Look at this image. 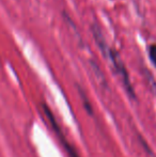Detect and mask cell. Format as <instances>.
Listing matches in <instances>:
<instances>
[{
	"label": "cell",
	"instance_id": "cell-1",
	"mask_svg": "<svg viewBox=\"0 0 156 157\" xmlns=\"http://www.w3.org/2000/svg\"><path fill=\"white\" fill-rule=\"evenodd\" d=\"M105 55L110 59V61H111V63H112L113 67H115L116 72L118 73V75L121 77V79H122V82H123V85H124L126 91L128 92V94L131 95L133 98H135L136 95H135V92H134L133 87H131V80H129V75H128V73H127V71H126V68H125L122 60H121V58L119 57V55L115 52V50L110 49V48L107 49V52H105Z\"/></svg>",
	"mask_w": 156,
	"mask_h": 157
},
{
	"label": "cell",
	"instance_id": "cell-2",
	"mask_svg": "<svg viewBox=\"0 0 156 157\" xmlns=\"http://www.w3.org/2000/svg\"><path fill=\"white\" fill-rule=\"evenodd\" d=\"M43 110H44V112H45V114H46V117H47V119L49 120L50 124H51V127L54 128V130L57 132V135H58V137H59V139H60V141H61V143H62V145L64 147V149L67 150V154H69V156L70 157H80V156L78 155L77 151H76V150L74 149V147H72L71 144H70V142H67V140L64 138V136H63V134H62V132H61L60 127H59L58 124H57V122H56V120H55L54 114H52L51 111H50V110L48 109L47 106L43 105Z\"/></svg>",
	"mask_w": 156,
	"mask_h": 157
},
{
	"label": "cell",
	"instance_id": "cell-3",
	"mask_svg": "<svg viewBox=\"0 0 156 157\" xmlns=\"http://www.w3.org/2000/svg\"><path fill=\"white\" fill-rule=\"evenodd\" d=\"M149 56L153 64L156 66V44H153L149 47Z\"/></svg>",
	"mask_w": 156,
	"mask_h": 157
},
{
	"label": "cell",
	"instance_id": "cell-4",
	"mask_svg": "<svg viewBox=\"0 0 156 157\" xmlns=\"http://www.w3.org/2000/svg\"><path fill=\"white\" fill-rule=\"evenodd\" d=\"M142 144H143L144 149H146V150H148V153L150 154V155L152 156V157H154V155H153V154H152V152H151V150H150V149H149V147H148V145H146V142H144L143 140H142Z\"/></svg>",
	"mask_w": 156,
	"mask_h": 157
}]
</instances>
